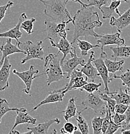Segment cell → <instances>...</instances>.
<instances>
[{
	"label": "cell",
	"instance_id": "obj_5",
	"mask_svg": "<svg viewBox=\"0 0 130 134\" xmlns=\"http://www.w3.org/2000/svg\"><path fill=\"white\" fill-rule=\"evenodd\" d=\"M81 106L84 107V110L80 111L81 113L86 109H91L99 116L105 115L106 114V103L100 98L98 93H86L84 100L81 103Z\"/></svg>",
	"mask_w": 130,
	"mask_h": 134
},
{
	"label": "cell",
	"instance_id": "obj_42",
	"mask_svg": "<svg viewBox=\"0 0 130 134\" xmlns=\"http://www.w3.org/2000/svg\"><path fill=\"white\" fill-rule=\"evenodd\" d=\"M71 1H75V2H77V3H79L81 5H82V7H86V6H88L87 5V4H86V3H83L82 2V1H81V0H71Z\"/></svg>",
	"mask_w": 130,
	"mask_h": 134
},
{
	"label": "cell",
	"instance_id": "obj_33",
	"mask_svg": "<svg viewBox=\"0 0 130 134\" xmlns=\"http://www.w3.org/2000/svg\"><path fill=\"white\" fill-rule=\"evenodd\" d=\"M78 127L75 126L72 122H70L69 121H67L64 124L63 128L60 129V132L61 133L64 134H72L75 133V132L77 130Z\"/></svg>",
	"mask_w": 130,
	"mask_h": 134
},
{
	"label": "cell",
	"instance_id": "obj_1",
	"mask_svg": "<svg viewBox=\"0 0 130 134\" xmlns=\"http://www.w3.org/2000/svg\"><path fill=\"white\" fill-rule=\"evenodd\" d=\"M72 23L74 27L71 42L72 44H75L80 37L92 36L98 38L99 34L95 32V29L102 25L98 14L95 11V7L93 6L82 7L78 9L72 18Z\"/></svg>",
	"mask_w": 130,
	"mask_h": 134
},
{
	"label": "cell",
	"instance_id": "obj_11",
	"mask_svg": "<svg viewBox=\"0 0 130 134\" xmlns=\"http://www.w3.org/2000/svg\"><path fill=\"white\" fill-rule=\"evenodd\" d=\"M51 45L53 47L57 48L60 52L63 54V57L60 60V63H62L68 54H70L71 56L74 55L75 52H76V47L75 44H72L66 38L61 37L58 43H54L53 41H50Z\"/></svg>",
	"mask_w": 130,
	"mask_h": 134
},
{
	"label": "cell",
	"instance_id": "obj_41",
	"mask_svg": "<svg viewBox=\"0 0 130 134\" xmlns=\"http://www.w3.org/2000/svg\"><path fill=\"white\" fill-rule=\"evenodd\" d=\"M124 114H125L126 118L125 121H124V122L122 123L121 128L125 127L126 126L128 123H129V122L130 121V103L129 104H128V108H127L126 111V112L124 113Z\"/></svg>",
	"mask_w": 130,
	"mask_h": 134
},
{
	"label": "cell",
	"instance_id": "obj_40",
	"mask_svg": "<svg viewBox=\"0 0 130 134\" xmlns=\"http://www.w3.org/2000/svg\"><path fill=\"white\" fill-rule=\"evenodd\" d=\"M128 104H121V103H117L115 107V111L118 114H124L128 108Z\"/></svg>",
	"mask_w": 130,
	"mask_h": 134
},
{
	"label": "cell",
	"instance_id": "obj_22",
	"mask_svg": "<svg viewBox=\"0 0 130 134\" xmlns=\"http://www.w3.org/2000/svg\"><path fill=\"white\" fill-rule=\"evenodd\" d=\"M110 49L113 52L111 58L117 60L118 58H128L130 56V46L120 45L118 47H111Z\"/></svg>",
	"mask_w": 130,
	"mask_h": 134
},
{
	"label": "cell",
	"instance_id": "obj_36",
	"mask_svg": "<svg viewBox=\"0 0 130 134\" xmlns=\"http://www.w3.org/2000/svg\"><path fill=\"white\" fill-rule=\"evenodd\" d=\"M66 23H57L56 26V30L57 32H58V36L60 37H64V38H66L67 37V32L69 31V29H66Z\"/></svg>",
	"mask_w": 130,
	"mask_h": 134
},
{
	"label": "cell",
	"instance_id": "obj_23",
	"mask_svg": "<svg viewBox=\"0 0 130 134\" xmlns=\"http://www.w3.org/2000/svg\"><path fill=\"white\" fill-rule=\"evenodd\" d=\"M76 100H77L76 98L71 97L68 101L65 110L61 111V113L64 114V119L66 121H69L70 119L72 117H76L77 108H76V104H75V102Z\"/></svg>",
	"mask_w": 130,
	"mask_h": 134
},
{
	"label": "cell",
	"instance_id": "obj_3",
	"mask_svg": "<svg viewBox=\"0 0 130 134\" xmlns=\"http://www.w3.org/2000/svg\"><path fill=\"white\" fill-rule=\"evenodd\" d=\"M60 52L57 54H49L45 58L44 70L47 75V83L50 86L53 82L59 81L65 77V74L62 71L60 65Z\"/></svg>",
	"mask_w": 130,
	"mask_h": 134
},
{
	"label": "cell",
	"instance_id": "obj_10",
	"mask_svg": "<svg viewBox=\"0 0 130 134\" xmlns=\"http://www.w3.org/2000/svg\"><path fill=\"white\" fill-rule=\"evenodd\" d=\"M86 63V61L82 57H78L76 55V52L69 59L64 60L62 63H60V65L62 71L64 74L67 73V75L66 78H69L71 72L77 67L78 65L83 66Z\"/></svg>",
	"mask_w": 130,
	"mask_h": 134
},
{
	"label": "cell",
	"instance_id": "obj_16",
	"mask_svg": "<svg viewBox=\"0 0 130 134\" xmlns=\"http://www.w3.org/2000/svg\"><path fill=\"white\" fill-rule=\"evenodd\" d=\"M60 124V120L59 119H53L51 120L45 121L43 122L38 124L37 126L34 127H27L28 130L27 132H24L23 134L29 133V134H47L48 133L49 128L53 124Z\"/></svg>",
	"mask_w": 130,
	"mask_h": 134
},
{
	"label": "cell",
	"instance_id": "obj_12",
	"mask_svg": "<svg viewBox=\"0 0 130 134\" xmlns=\"http://www.w3.org/2000/svg\"><path fill=\"white\" fill-rule=\"evenodd\" d=\"M110 25L111 26L117 27L118 32L121 33L124 29L130 25V8L126 10L122 14H121L118 18L114 16L110 18Z\"/></svg>",
	"mask_w": 130,
	"mask_h": 134
},
{
	"label": "cell",
	"instance_id": "obj_39",
	"mask_svg": "<svg viewBox=\"0 0 130 134\" xmlns=\"http://www.w3.org/2000/svg\"><path fill=\"white\" fill-rule=\"evenodd\" d=\"M109 124H110V115H109L108 111H107V108H106V114L105 115V117L102 122V133H106V130H107V128H108Z\"/></svg>",
	"mask_w": 130,
	"mask_h": 134
},
{
	"label": "cell",
	"instance_id": "obj_4",
	"mask_svg": "<svg viewBox=\"0 0 130 134\" xmlns=\"http://www.w3.org/2000/svg\"><path fill=\"white\" fill-rule=\"evenodd\" d=\"M43 41H38L33 43L31 41H27L23 45L22 49L25 52L26 56L21 60V64H25L30 59L44 60V50L42 47Z\"/></svg>",
	"mask_w": 130,
	"mask_h": 134
},
{
	"label": "cell",
	"instance_id": "obj_2",
	"mask_svg": "<svg viewBox=\"0 0 130 134\" xmlns=\"http://www.w3.org/2000/svg\"><path fill=\"white\" fill-rule=\"evenodd\" d=\"M44 5V14L55 23H65L68 24L72 22V18L67 9L69 0H38Z\"/></svg>",
	"mask_w": 130,
	"mask_h": 134
},
{
	"label": "cell",
	"instance_id": "obj_9",
	"mask_svg": "<svg viewBox=\"0 0 130 134\" xmlns=\"http://www.w3.org/2000/svg\"><path fill=\"white\" fill-rule=\"evenodd\" d=\"M96 42L100 44L101 51L104 50V47L107 45L116 44L117 46L123 45L125 44L124 39L121 37V33L116 32L114 34H107L104 35H99Z\"/></svg>",
	"mask_w": 130,
	"mask_h": 134
},
{
	"label": "cell",
	"instance_id": "obj_26",
	"mask_svg": "<svg viewBox=\"0 0 130 134\" xmlns=\"http://www.w3.org/2000/svg\"><path fill=\"white\" fill-rule=\"evenodd\" d=\"M11 111H20L25 112L27 109L25 108H11L9 107V103L5 99L0 98V123L1 122L2 117L7 112Z\"/></svg>",
	"mask_w": 130,
	"mask_h": 134
},
{
	"label": "cell",
	"instance_id": "obj_14",
	"mask_svg": "<svg viewBox=\"0 0 130 134\" xmlns=\"http://www.w3.org/2000/svg\"><path fill=\"white\" fill-rule=\"evenodd\" d=\"M89 54H90V56L87 62H86L85 65L82 67V69L80 70V71L91 81L94 82L96 78L100 77V75H99L98 72L95 66L92 65L93 59L95 57V52L93 51H91L90 52Z\"/></svg>",
	"mask_w": 130,
	"mask_h": 134
},
{
	"label": "cell",
	"instance_id": "obj_6",
	"mask_svg": "<svg viewBox=\"0 0 130 134\" xmlns=\"http://www.w3.org/2000/svg\"><path fill=\"white\" fill-rule=\"evenodd\" d=\"M107 54L105 52L104 50H102L100 52V55L98 58L93 59V62L94 63L95 66L97 70L100 78L103 81V83H104V90H106V92H110L108 88V84L113 80L112 77L110 78L109 77V72L104 63V59L107 58Z\"/></svg>",
	"mask_w": 130,
	"mask_h": 134
},
{
	"label": "cell",
	"instance_id": "obj_25",
	"mask_svg": "<svg viewBox=\"0 0 130 134\" xmlns=\"http://www.w3.org/2000/svg\"><path fill=\"white\" fill-rule=\"evenodd\" d=\"M76 45L80 50V54L82 56H86L89 54V51L91 50L92 48H100V44H93L89 42L84 41V40H80L78 39L76 41Z\"/></svg>",
	"mask_w": 130,
	"mask_h": 134
},
{
	"label": "cell",
	"instance_id": "obj_8",
	"mask_svg": "<svg viewBox=\"0 0 130 134\" xmlns=\"http://www.w3.org/2000/svg\"><path fill=\"white\" fill-rule=\"evenodd\" d=\"M22 42H16V44L12 43V39L7 38L5 41L0 46V51L2 54L1 60H0V68L2 66L5 59L10 55L16 54V53H22L25 54V52L21 48L20 45Z\"/></svg>",
	"mask_w": 130,
	"mask_h": 134
},
{
	"label": "cell",
	"instance_id": "obj_35",
	"mask_svg": "<svg viewBox=\"0 0 130 134\" xmlns=\"http://www.w3.org/2000/svg\"><path fill=\"white\" fill-rule=\"evenodd\" d=\"M109 115H110V124H109L108 128H107L105 134H113L115 133L118 129L121 128L122 125H117L116 123H115L114 121H113L111 115L110 114H109Z\"/></svg>",
	"mask_w": 130,
	"mask_h": 134
},
{
	"label": "cell",
	"instance_id": "obj_15",
	"mask_svg": "<svg viewBox=\"0 0 130 134\" xmlns=\"http://www.w3.org/2000/svg\"><path fill=\"white\" fill-rule=\"evenodd\" d=\"M27 19V16L25 12L22 13L19 17L18 23L14 27L9 29V30L4 32L0 33V37H6V38H11L16 40V42H19V39L22 37V33L20 31V25L23 21Z\"/></svg>",
	"mask_w": 130,
	"mask_h": 134
},
{
	"label": "cell",
	"instance_id": "obj_7",
	"mask_svg": "<svg viewBox=\"0 0 130 134\" xmlns=\"http://www.w3.org/2000/svg\"><path fill=\"white\" fill-rule=\"evenodd\" d=\"M12 72H13V74H14L19 77L23 81V83H25L26 87L25 88L22 90V92L26 93V94H30V93L32 84H33V82L34 80V79L45 74H42L40 75H34L35 74H37L39 73V70L35 69L34 66H33V65H30L29 69L27 70L24 71V72H19L16 70L14 69L13 70Z\"/></svg>",
	"mask_w": 130,
	"mask_h": 134
},
{
	"label": "cell",
	"instance_id": "obj_34",
	"mask_svg": "<svg viewBox=\"0 0 130 134\" xmlns=\"http://www.w3.org/2000/svg\"><path fill=\"white\" fill-rule=\"evenodd\" d=\"M87 2L88 6H93L99 8L102 6H109L111 0H87Z\"/></svg>",
	"mask_w": 130,
	"mask_h": 134
},
{
	"label": "cell",
	"instance_id": "obj_29",
	"mask_svg": "<svg viewBox=\"0 0 130 134\" xmlns=\"http://www.w3.org/2000/svg\"><path fill=\"white\" fill-rule=\"evenodd\" d=\"M104 118L100 116H95L91 121L92 128H93V134L102 133V126Z\"/></svg>",
	"mask_w": 130,
	"mask_h": 134
},
{
	"label": "cell",
	"instance_id": "obj_18",
	"mask_svg": "<svg viewBox=\"0 0 130 134\" xmlns=\"http://www.w3.org/2000/svg\"><path fill=\"white\" fill-rule=\"evenodd\" d=\"M45 25L46 26V29L45 31L47 32V37L43 40V41L46 40H49L50 41H53L54 43H58L60 40V37L58 36L56 30L57 23L54 21H49L46 19L44 21Z\"/></svg>",
	"mask_w": 130,
	"mask_h": 134
},
{
	"label": "cell",
	"instance_id": "obj_43",
	"mask_svg": "<svg viewBox=\"0 0 130 134\" xmlns=\"http://www.w3.org/2000/svg\"><path fill=\"white\" fill-rule=\"evenodd\" d=\"M128 129H130V121L129 122V123L125 127H124V128H122L121 132H122V131H123V130H128Z\"/></svg>",
	"mask_w": 130,
	"mask_h": 134
},
{
	"label": "cell",
	"instance_id": "obj_20",
	"mask_svg": "<svg viewBox=\"0 0 130 134\" xmlns=\"http://www.w3.org/2000/svg\"><path fill=\"white\" fill-rule=\"evenodd\" d=\"M121 3V1H111V3L109 6H102L99 8V10L102 14L103 19H107L112 16L113 12H116L118 16L121 15V13L118 11V7Z\"/></svg>",
	"mask_w": 130,
	"mask_h": 134
},
{
	"label": "cell",
	"instance_id": "obj_38",
	"mask_svg": "<svg viewBox=\"0 0 130 134\" xmlns=\"http://www.w3.org/2000/svg\"><path fill=\"white\" fill-rule=\"evenodd\" d=\"M125 114H118V113H115V114L112 117L113 121H114L115 123L117 125H121L123 122L126 120Z\"/></svg>",
	"mask_w": 130,
	"mask_h": 134
},
{
	"label": "cell",
	"instance_id": "obj_44",
	"mask_svg": "<svg viewBox=\"0 0 130 134\" xmlns=\"http://www.w3.org/2000/svg\"><path fill=\"white\" fill-rule=\"evenodd\" d=\"M122 134H130V129L128 130H123L121 132Z\"/></svg>",
	"mask_w": 130,
	"mask_h": 134
},
{
	"label": "cell",
	"instance_id": "obj_31",
	"mask_svg": "<svg viewBox=\"0 0 130 134\" xmlns=\"http://www.w3.org/2000/svg\"><path fill=\"white\" fill-rule=\"evenodd\" d=\"M102 83H95V82H89L84 85L80 88V91H86L87 93H93L94 92H98L99 88L101 86Z\"/></svg>",
	"mask_w": 130,
	"mask_h": 134
},
{
	"label": "cell",
	"instance_id": "obj_37",
	"mask_svg": "<svg viewBox=\"0 0 130 134\" xmlns=\"http://www.w3.org/2000/svg\"><path fill=\"white\" fill-rule=\"evenodd\" d=\"M14 5V3L12 1H8L5 5L0 6V23L1 22L2 19L5 18L6 12L9 10L10 8Z\"/></svg>",
	"mask_w": 130,
	"mask_h": 134
},
{
	"label": "cell",
	"instance_id": "obj_24",
	"mask_svg": "<svg viewBox=\"0 0 130 134\" xmlns=\"http://www.w3.org/2000/svg\"><path fill=\"white\" fill-rule=\"evenodd\" d=\"M124 60H110L107 58L104 59V63L106 67L107 68V70L109 72L111 73H115L117 71H123V65L124 63Z\"/></svg>",
	"mask_w": 130,
	"mask_h": 134
},
{
	"label": "cell",
	"instance_id": "obj_45",
	"mask_svg": "<svg viewBox=\"0 0 130 134\" xmlns=\"http://www.w3.org/2000/svg\"><path fill=\"white\" fill-rule=\"evenodd\" d=\"M111 1H117V0H111ZM120 1H123L124 2H128V0H120Z\"/></svg>",
	"mask_w": 130,
	"mask_h": 134
},
{
	"label": "cell",
	"instance_id": "obj_21",
	"mask_svg": "<svg viewBox=\"0 0 130 134\" xmlns=\"http://www.w3.org/2000/svg\"><path fill=\"white\" fill-rule=\"evenodd\" d=\"M107 95L115 100L117 103H121L124 104H129L130 103V95L128 93V90L126 89L125 91H123L122 89L120 88L118 91L107 92Z\"/></svg>",
	"mask_w": 130,
	"mask_h": 134
},
{
	"label": "cell",
	"instance_id": "obj_19",
	"mask_svg": "<svg viewBox=\"0 0 130 134\" xmlns=\"http://www.w3.org/2000/svg\"><path fill=\"white\" fill-rule=\"evenodd\" d=\"M65 95V93H62V92H54L53 91L49 92L48 96H47L44 99L41 100V102H40L36 107H34L30 112L37 110L39 107L43 105V104H49V103H58V102L62 101Z\"/></svg>",
	"mask_w": 130,
	"mask_h": 134
},
{
	"label": "cell",
	"instance_id": "obj_30",
	"mask_svg": "<svg viewBox=\"0 0 130 134\" xmlns=\"http://www.w3.org/2000/svg\"><path fill=\"white\" fill-rule=\"evenodd\" d=\"M35 22L36 19L34 18H32L29 19H27L22 22L20 29L24 30L28 34H31L33 32V26Z\"/></svg>",
	"mask_w": 130,
	"mask_h": 134
},
{
	"label": "cell",
	"instance_id": "obj_28",
	"mask_svg": "<svg viewBox=\"0 0 130 134\" xmlns=\"http://www.w3.org/2000/svg\"><path fill=\"white\" fill-rule=\"evenodd\" d=\"M111 77L113 79H119L122 82V85L126 86V90L128 93H130V69H127L125 72L121 75H113Z\"/></svg>",
	"mask_w": 130,
	"mask_h": 134
},
{
	"label": "cell",
	"instance_id": "obj_27",
	"mask_svg": "<svg viewBox=\"0 0 130 134\" xmlns=\"http://www.w3.org/2000/svg\"><path fill=\"white\" fill-rule=\"evenodd\" d=\"M76 118V121H77L78 128L79 129L80 132L82 134H88L89 133V125L84 119V117L82 115L81 112H78V116Z\"/></svg>",
	"mask_w": 130,
	"mask_h": 134
},
{
	"label": "cell",
	"instance_id": "obj_13",
	"mask_svg": "<svg viewBox=\"0 0 130 134\" xmlns=\"http://www.w3.org/2000/svg\"><path fill=\"white\" fill-rule=\"evenodd\" d=\"M11 68L12 65L9 62V58L7 57L0 68V92L9 88V77Z\"/></svg>",
	"mask_w": 130,
	"mask_h": 134
},
{
	"label": "cell",
	"instance_id": "obj_17",
	"mask_svg": "<svg viewBox=\"0 0 130 134\" xmlns=\"http://www.w3.org/2000/svg\"><path fill=\"white\" fill-rule=\"evenodd\" d=\"M16 111V117L15 119L14 123L13 126L11 128V131L14 130L16 127L17 126L22 125V124H27V125H35L36 123V119L34 118L32 116H30L29 114V113H27V111L25 112H23V111Z\"/></svg>",
	"mask_w": 130,
	"mask_h": 134
},
{
	"label": "cell",
	"instance_id": "obj_32",
	"mask_svg": "<svg viewBox=\"0 0 130 134\" xmlns=\"http://www.w3.org/2000/svg\"><path fill=\"white\" fill-rule=\"evenodd\" d=\"M87 77L86 75H83V76L78 77L76 79V80L75 81L73 84H72V86L70 87L69 91L70 90H76V89H80L81 87L84 86V85H86V83H87Z\"/></svg>",
	"mask_w": 130,
	"mask_h": 134
}]
</instances>
